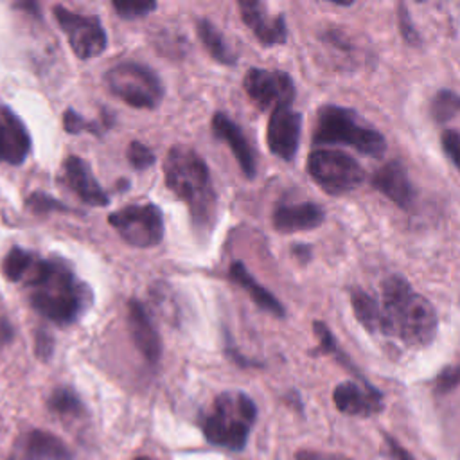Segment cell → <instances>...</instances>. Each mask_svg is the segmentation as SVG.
I'll return each instance as SVG.
<instances>
[{
    "mask_svg": "<svg viewBox=\"0 0 460 460\" xmlns=\"http://www.w3.org/2000/svg\"><path fill=\"white\" fill-rule=\"evenodd\" d=\"M440 144L451 164L460 171V133L453 129H444L440 135Z\"/></svg>",
    "mask_w": 460,
    "mask_h": 460,
    "instance_id": "obj_33",
    "label": "cell"
},
{
    "mask_svg": "<svg viewBox=\"0 0 460 460\" xmlns=\"http://www.w3.org/2000/svg\"><path fill=\"white\" fill-rule=\"evenodd\" d=\"M429 111L437 124H446L460 113V93L449 88L438 90L431 99Z\"/></svg>",
    "mask_w": 460,
    "mask_h": 460,
    "instance_id": "obj_27",
    "label": "cell"
},
{
    "mask_svg": "<svg viewBox=\"0 0 460 460\" xmlns=\"http://www.w3.org/2000/svg\"><path fill=\"white\" fill-rule=\"evenodd\" d=\"M61 181L83 203L92 205V207H104V205H108V194L102 190V187L95 180L90 165L81 156L68 155L63 160Z\"/></svg>",
    "mask_w": 460,
    "mask_h": 460,
    "instance_id": "obj_14",
    "label": "cell"
},
{
    "mask_svg": "<svg viewBox=\"0 0 460 460\" xmlns=\"http://www.w3.org/2000/svg\"><path fill=\"white\" fill-rule=\"evenodd\" d=\"M126 322H128L129 336L135 347L138 349V352L144 356V359L151 365L158 363L162 356V340L142 302L135 298L128 302Z\"/></svg>",
    "mask_w": 460,
    "mask_h": 460,
    "instance_id": "obj_18",
    "label": "cell"
},
{
    "mask_svg": "<svg viewBox=\"0 0 460 460\" xmlns=\"http://www.w3.org/2000/svg\"><path fill=\"white\" fill-rule=\"evenodd\" d=\"M243 88L259 110H277L291 106L296 93L295 83L289 74L268 68H250L244 74Z\"/></svg>",
    "mask_w": 460,
    "mask_h": 460,
    "instance_id": "obj_10",
    "label": "cell"
},
{
    "mask_svg": "<svg viewBox=\"0 0 460 460\" xmlns=\"http://www.w3.org/2000/svg\"><path fill=\"white\" fill-rule=\"evenodd\" d=\"M397 23H399V32L402 36V40L408 43V45H419L420 43V36L410 18V13L406 9L404 4H399L397 5Z\"/></svg>",
    "mask_w": 460,
    "mask_h": 460,
    "instance_id": "obj_32",
    "label": "cell"
},
{
    "mask_svg": "<svg viewBox=\"0 0 460 460\" xmlns=\"http://www.w3.org/2000/svg\"><path fill=\"white\" fill-rule=\"evenodd\" d=\"M460 381V370H455V368H446L438 374L437 381H435V390L438 394H446L449 390H453Z\"/></svg>",
    "mask_w": 460,
    "mask_h": 460,
    "instance_id": "obj_34",
    "label": "cell"
},
{
    "mask_svg": "<svg viewBox=\"0 0 460 460\" xmlns=\"http://www.w3.org/2000/svg\"><path fill=\"white\" fill-rule=\"evenodd\" d=\"M307 172L329 196H343L365 180V169L359 162L340 149H313L307 156Z\"/></svg>",
    "mask_w": 460,
    "mask_h": 460,
    "instance_id": "obj_7",
    "label": "cell"
},
{
    "mask_svg": "<svg viewBox=\"0 0 460 460\" xmlns=\"http://www.w3.org/2000/svg\"><path fill=\"white\" fill-rule=\"evenodd\" d=\"M212 133L226 142V146L230 147V151L234 153L243 174L248 180H253L257 174V162H255V153L248 142V138L244 137L243 129L223 111L214 113L212 117Z\"/></svg>",
    "mask_w": 460,
    "mask_h": 460,
    "instance_id": "obj_19",
    "label": "cell"
},
{
    "mask_svg": "<svg viewBox=\"0 0 460 460\" xmlns=\"http://www.w3.org/2000/svg\"><path fill=\"white\" fill-rule=\"evenodd\" d=\"M350 305H352L356 320L363 325L365 331H368L370 334H381L383 314H381L379 300H376L370 293H367L361 288H352L350 289Z\"/></svg>",
    "mask_w": 460,
    "mask_h": 460,
    "instance_id": "obj_22",
    "label": "cell"
},
{
    "mask_svg": "<svg viewBox=\"0 0 460 460\" xmlns=\"http://www.w3.org/2000/svg\"><path fill=\"white\" fill-rule=\"evenodd\" d=\"M295 460H352L345 455L338 453H323V451H298Z\"/></svg>",
    "mask_w": 460,
    "mask_h": 460,
    "instance_id": "obj_36",
    "label": "cell"
},
{
    "mask_svg": "<svg viewBox=\"0 0 460 460\" xmlns=\"http://www.w3.org/2000/svg\"><path fill=\"white\" fill-rule=\"evenodd\" d=\"M237 5L244 25L253 32L261 45L275 47L286 43L288 27L282 14H271L264 4L255 0H241Z\"/></svg>",
    "mask_w": 460,
    "mask_h": 460,
    "instance_id": "obj_12",
    "label": "cell"
},
{
    "mask_svg": "<svg viewBox=\"0 0 460 460\" xmlns=\"http://www.w3.org/2000/svg\"><path fill=\"white\" fill-rule=\"evenodd\" d=\"M313 329H314V334L318 338V347L313 350V354L314 356H332L340 365H343L345 368H349L350 372H354V376H358L361 379L363 376L359 374V370L352 365V361L347 358V354H343L340 350L338 341H336L334 334L331 332V329L323 322H320V320L313 322ZM361 381L367 383V379H361Z\"/></svg>",
    "mask_w": 460,
    "mask_h": 460,
    "instance_id": "obj_25",
    "label": "cell"
},
{
    "mask_svg": "<svg viewBox=\"0 0 460 460\" xmlns=\"http://www.w3.org/2000/svg\"><path fill=\"white\" fill-rule=\"evenodd\" d=\"M334 406L352 417H372L385 408L383 394L370 383L343 381L332 390Z\"/></svg>",
    "mask_w": 460,
    "mask_h": 460,
    "instance_id": "obj_13",
    "label": "cell"
},
{
    "mask_svg": "<svg viewBox=\"0 0 460 460\" xmlns=\"http://www.w3.org/2000/svg\"><path fill=\"white\" fill-rule=\"evenodd\" d=\"M325 221V210L313 201L277 205L271 216L273 228L280 234L305 232L318 228Z\"/></svg>",
    "mask_w": 460,
    "mask_h": 460,
    "instance_id": "obj_20",
    "label": "cell"
},
{
    "mask_svg": "<svg viewBox=\"0 0 460 460\" xmlns=\"http://www.w3.org/2000/svg\"><path fill=\"white\" fill-rule=\"evenodd\" d=\"M228 277L250 295V298L255 302V305H259L261 309L271 313L277 318H284L286 316V309L280 304V300L273 293H270L262 284H259L253 279V275L246 270V266L243 262L234 261L230 264V268H228Z\"/></svg>",
    "mask_w": 460,
    "mask_h": 460,
    "instance_id": "obj_21",
    "label": "cell"
},
{
    "mask_svg": "<svg viewBox=\"0 0 460 460\" xmlns=\"http://www.w3.org/2000/svg\"><path fill=\"white\" fill-rule=\"evenodd\" d=\"M52 13L75 58L86 61L106 50L108 36L97 16L83 14L65 5H54Z\"/></svg>",
    "mask_w": 460,
    "mask_h": 460,
    "instance_id": "obj_9",
    "label": "cell"
},
{
    "mask_svg": "<svg viewBox=\"0 0 460 460\" xmlns=\"http://www.w3.org/2000/svg\"><path fill=\"white\" fill-rule=\"evenodd\" d=\"M196 31H198V36H199L203 47L212 56V59H216L221 65H235V61H237L235 52L232 50V47L226 43L225 36L219 32V29L210 20H207V18L198 20Z\"/></svg>",
    "mask_w": 460,
    "mask_h": 460,
    "instance_id": "obj_23",
    "label": "cell"
},
{
    "mask_svg": "<svg viewBox=\"0 0 460 460\" xmlns=\"http://www.w3.org/2000/svg\"><path fill=\"white\" fill-rule=\"evenodd\" d=\"M38 253L20 248V246H13L5 257L2 259V275L5 280L14 282V284H22L25 275L29 273L34 259Z\"/></svg>",
    "mask_w": 460,
    "mask_h": 460,
    "instance_id": "obj_26",
    "label": "cell"
},
{
    "mask_svg": "<svg viewBox=\"0 0 460 460\" xmlns=\"http://www.w3.org/2000/svg\"><path fill=\"white\" fill-rule=\"evenodd\" d=\"M16 460H74V451L54 433L29 429L16 440Z\"/></svg>",
    "mask_w": 460,
    "mask_h": 460,
    "instance_id": "obj_16",
    "label": "cell"
},
{
    "mask_svg": "<svg viewBox=\"0 0 460 460\" xmlns=\"http://www.w3.org/2000/svg\"><path fill=\"white\" fill-rule=\"evenodd\" d=\"M14 338V327L7 316V313L0 307V349L9 345Z\"/></svg>",
    "mask_w": 460,
    "mask_h": 460,
    "instance_id": "obj_35",
    "label": "cell"
},
{
    "mask_svg": "<svg viewBox=\"0 0 460 460\" xmlns=\"http://www.w3.org/2000/svg\"><path fill=\"white\" fill-rule=\"evenodd\" d=\"M31 153V135L22 119L0 104V164L20 165Z\"/></svg>",
    "mask_w": 460,
    "mask_h": 460,
    "instance_id": "obj_15",
    "label": "cell"
},
{
    "mask_svg": "<svg viewBox=\"0 0 460 460\" xmlns=\"http://www.w3.org/2000/svg\"><path fill=\"white\" fill-rule=\"evenodd\" d=\"M311 140L314 146L345 144L376 158L386 151V138L381 131L363 122L354 110L336 104H323L318 110Z\"/></svg>",
    "mask_w": 460,
    "mask_h": 460,
    "instance_id": "obj_5",
    "label": "cell"
},
{
    "mask_svg": "<svg viewBox=\"0 0 460 460\" xmlns=\"http://www.w3.org/2000/svg\"><path fill=\"white\" fill-rule=\"evenodd\" d=\"M372 187L402 210H410L415 203V189L408 178L406 167L399 160L381 165L372 176Z\"/></svg>",
    "mask_w": 460,
    "mask_h": 460,
    "instance_id": "obj_17",
    "label": "cell"
},
{
    "mask_svg": "<svg viewBox=\"0 0 460 460\" xmlns=\"http://www.w3.org/2000/svg\"><path fill=\"white\" fill-rule=\"evenodd\" d=\"M302 133V115L291 106L271 111L266 128V144L270 151L284 162H291L298 151Z\"/></svg>",
    "mask_w": 460,
    "mask_h": 460,
    "instance_id": "obj_11",
    "label": "cell"
},
{
    "mask_svg": "<svg viewBox=\"0 0 460 460\" xmlns=\"http://www.w3.org/2000/svg\"><path fill=\"white\" fill-rule=\"evenodd\" d=\"M110 126V122H95V120H86L81 113L74 111L72 108H68L63 113V128L66 133H92V135H101L102 131H106Z\"/></svg>",
    "mask_w": 460,
    "mask_h": 460,
    "instance_id": "obj_28",
    "label": "cell"
},
{
    "mask_svg": "<svg viewBox=\"0 0 460 460\" xmlns=\"http://www.w3.org/2000/svg\"><path fill=\"white\" fill-rule=\"evenodd\" d=\"M257 420L253 399L239 390L221 392L199 417V428L212 446L243 451Z\"/></svg>",
    "mask_w": 460,
    "mask_h": 460,
    "instance_id": "obj_4",
    "label": "cell"
},
{
    "mask_svg": "<svg viewBox=\"0 0 460 460\" xmlns=\"http://www.w3.org/2000/svg\"><path fill=\"white\" fill-rule=\"evenodd\" d=\"M133 460H153V458H149V456H135Z\"/></svg>",
    "mask_w": 460,
    "mask_h": 460,
    "instance_id": "obj_38",
    "label": "cell"
},
{
    "mask_svg": "<svg viewBox=\"0 0 460 460\" xmlns=\"http://www.w3.org/2000/svg\"><path fill=\"white\" fill-rule=\"evenodd\" d=\"M115 232L135 248H153L164 239V216L153 203L128 205L108 216Z\"/></svg>",
    "mask_w": 460,
    "mask_h": 460,
    "instance_id": "obj_8",
    "label": "cell"
},
{
    "mask_svg": "<svg viewBox=\"0 0 460 460\" xmlns=\"http://www.w3.org/2000/svg\"><path fill=\"white\" fill-rule=\"evenodd\" d=\"M47 408L50 413L61 419H79L84 415V404L81 397L68 386H58L47 397Z\"/></svg>",
    "mask_w": 460,
    "mask_h": 460,
    "instance_id": "obj_24",
    "label": "cell"
},
{
    "mask_svg": "<svg viewBox=\"0 0 460 460\" xmlns=\"http://www.w3.org/2000/svg\"><path fill=\"white\" fill-rule=\"evenodd\" d=\"M25 207L34 214H47V212H68L70 208L61 203L59 199L45 194V192H32L25 198Z\"/></svg>",
    "mask_w": 460,
    "mask_h": 460,
    "instance_id": "obj_29",
    "label": "cell"
},
{
    "mask_svg": "<svg viewBox=\"0 0 460 460\" xmlns=\"http://www.w3.org/2000/svg\"><path fill=\"white\" fill-rule=\"evenodd\" d=\"M22 286L31 307L56 325H70L92 305L93 295L59 257L38 255Z\"/></svg>",
    "mask_w": 460,
    "mask_h": 460,
    "instance_id": "obj_1",
    "label": "cell"
},
{
    "mask_svg": "<svg viewBox=\"0 0 460 460\" xmlns=\"http://www.w3.org/2000/svg\"><path fill=\"white\" fill-rule=\"evenodd\" d=\"M126 156H128V162L131 164V167L137 171H144L155 164V153L146 144H142L138 140H133L128 146Z\"/></svg>",
    "mask_w": 460,
    "mask_h": 460,
    "instance_id": "obj_31",
    "label": "cell"
},
{
    "mask_svg": "<svg viewBox=\"0 0 460 460\" xmlns=\"http://www.w3.org/2000/svg\"><path fill=\"white\" fill-rule=\"evenodd\" d=\"M111 7L122 20L144 18L156 9L155 2H111Z\"/></svg>",
    "mask_w": 460,
    "mask_h": 460,
    "instance_id": "obj_30",
    "label": "cell"
},
{
    "mask_svg": "<svg viewBox=\"0 0 460 460\" xmlns=\"http://www.w3.org/2000/svg\"><path fill=\"white\" fill-rule=\"evenodd\" d=\"M293 255L304 262H307L311 259V246L305 244V243H296L293 248H291Z\"/></svg>",
    "mask_w": 460,
    "mask_h": 460,
    "instance_id": "obj_37",
    "label": "cell"
},
{
    "mask_svg": "<svg viewBox=\"0 0 460 460\" xmlns=\"http://www.w3.org/2000/svg\"><path fill=\"white\" fill-rule=\"evenodd\" d=\"M381 334L397 338L408 347H428L438 329L437 311L431 302L417 293L399 273L381 282Z\"/></svg>",
    "mask_w": 460,
    "mask_h": 460,
    "instance_id": "obj_2",
    "label": "cell"
},
{
    "mask_svg": "<svg viewBox=\"0 0 460 460\" xmlns=\"http://www.w3.org/2000/svg\"><path fill=\"white\" fill-rule=\"evenodd\" d=\"M106 88L138 110H153L164 99V83L158 74L135 61H120L104 72Z\"/></svg>",
    "mask_w": 460,
    "mask_h": 460,
    "instance_id": "obj_6",
    "label": "cell"
},
{
    "mask_svg": "<svg viewBox=\"0 0 460 460\" xmlns=\"http://www.w3.org/2000/svg\"><path fill=\"white\" fill-rule=\"evenodd\" d=\"M167 189L180 198L196 228H210L216 219L217 196L205 160L187 146H172L164 162Z\"/></svg>",
    "mask_w": 460,
    "mask_h": 460,
    "instance_id": "obj_3",
    "label": "cell"
}]
</instances>
